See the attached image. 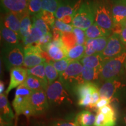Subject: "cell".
<instances>
[{"label": "cell", "instance_id": "obj_40", "mask_svg": "<svg viewBox=\"0 0 126 126\" xmlns=\"http://www.w3.org/2000/svg\"><path fill=\"white\" fill-rule=\"evenodd\" d=\"M53 41V34L51 33V32L46 34L43 35L40 40H39L37 43H35L36 45L40 46L43 51H45L46 48L48 44Z\"/></svg>", "mask_w": 126, "mask_h": 126}, {"label": "cell", "instance_id": "obj_42", "mask_svg": "<svg viewBox=\"0 0 126 126\" xmlns=\"http://www.w3.org/2000/svg\"><path fill=\"white\" fill-rule=\"evenodd\" d=\"M50 126H77L74 121L65 120H54L50 123Z\"/></svg>", "mask_w": 126, "mask_h": 126}, {"label": "cell", "instance_id": "obj_24", "mask_svg": "<svg viewBox=\"0 0 126 126\" xmlns=\"http://www.w3.org/2000/svg\"><path fill=\"white\" fill-rule=\"evenodd\" d=\"M95 116L88 110H83L76 115L74 122L77 126H94Z\"/></svg>", "mask_w": 126, "mask_h": 126}, {"label": "cell", "instance_id": "obj_29", "mask_svg": "<svg viewBox=\"0 0 126 126\" xmlns=\"http://www.w3.org/2000/svg\"><path fill=\"white\" fill-rule=\"evenodd\" d=\"M30 16L31 15L29 13H27L23 16L20 19V26L19 34L22 40L29 33L33 26Z\"/></svg>", "mask_w": 126, "mask_h": 126}, {"label": "cell", "instance_id": "obj_14", "mask_svg": "<svg viewBox=\"0 0 126 126\" xmlns=\"http://www.w3.org/2000/svg\"><path fill=\"white\" fill-rule=\"evenodd\" d=\"M28 75V69L22 67L12 68L10 70V81L5 94H8L12 89L23 83Z\"/></svg>", "mask_w": 126, "mask_h": 126}, {"label": "cell", "instance_id": "obj_25", "mask_svg": "<svg viewBox=\"0 0 126 126\" xmlns=\"http://www.w3.org/2000/svg\"><path fill=\"white\" fill-rule=\"evenodd\" d=\"M116 124L117 116H109L96 111L94 126H115Z\"/></svg>", "mask_w": 126, "mask_h": 126}, {"label": "cell", "instance_id": "obj_38", "mask_svg": "<svg viewBox=\"0 0 126 126\" xmlns=\"http://www.w3.org/2000/svg\"><path fill=\"white\" fill-rule=\"evenodd\" d=\"M39 14L50 29H52L54 28L55 21L56 19L54 14L50 12L45 11H41L40 14Z\"/></svg>", "mask_w": 126, "mask_h": 126}, {"label": "cell", "instance_id": "obj_8", "mask_svg": "<svg viewBox=\"0 0 126 126\" xmlns=\"http://www.w3.org/2000/svg\"><path fill=\"white\" fill-rule=\"evenodd\" d=\"M30 108L33 116L43 114L49 108V102L45 90L33 91L30 99Z\"/></svg>", "mask_w": 126, "mask_h": 126}, {"label": "cell", "instance_id": "obj_21", "mask_svg": "<svg viewBox=\"0 0 126 126\" xmlns=\"http://www.w3.org/2000/svg\"><path fill=\"white\" fill-rule=\"evenodd\" d=\"M20 19L18 15L12 12H5L1 23L5 27L19 34L20 26Z\"/></svg>", "mask_w": 126, "mask_h": 126}, {"label": "cell", "instance_id": "obj_2", "mask_svg": "<svg viewBox=\"0 0 126 126\" xmlns=\"http://www.w3.org/2000/svg\"><path fill=\"white\" fill-rule=\"evenodd\" d=\"M83 66L79 61H72L59 76V80L67 90L74 93L77 86L85 83L82 72Z\"/></svg>", "mask_w": 126, "mask_h": 126}, {"label": "cell", "instance_id": "obj_49", "mask_svg": "<svg viewBox=\"0 0 126 126\" xmlns=\"http://www.w3.org/2000/svg\"><path fill=\"white\" fill-rule=\"evenodd\" d=\"M31 126H50V125L48 126L43 122H38V121H34V122H33V123L32 124Z\"/></svg>", "mask_w": 126, "mask_h": 126}, {"label": "cell", "instance_id": "obj_26", "mask_svg": "<svg viewBox=\"0 0 126 126\" xmlns=\"http://www.w3.org/2000/svg\"><path fill=\"white\" fill-rule=\"evenodd\" d=\"M23 84L32 91L42 90V89L46 91L48 86V85H46L43 82H42L37 77L31 75H28L26 80L23 82Z\"/></svg>", "mask_w": 126, "mask_h": 126}, {"label": "cell", "instance_id": "obj_51", "mask_svg": "<svg viewBox=\"0 0 126 126\" xmlns=\"http://www.w3.org/2000/svg\"><path fill=\"white\" fill-rule=\"evenodd\" d=\"M1 126H14L12 122L5 123L1 121Z\"/></svg>", "mask_w": 126, "mask_h": 126}, {"label": "cell", "instance_id": "obj_17", "mask_svg": "<svg viewBox=\"0 0 126 126\" xmlns=\"http://www.w3.org/2000/svg\"><path fill=\"white\" fill-rule=\"evenodd\" d=\"M111 13L114 23L122 25L126 20V2L111 0Z\"/></svg>", "mask_w": 126, "mask_h": 126}, {"label": "cell", "instance_id": "obj_1", "mask_svg": "<svg viewBox=\"0 0 126 126\" xmlns=\"http://www.w3.org/2000/svg\"><path fill=\"white\" fill-rule=\"evenodd\" d=\"M126 60V51L116 57L106 60L100 69V79L105 82L120 78L125 69Z\"/></svg>", "mask_w": 126, "mask_h": 126}, {"label": "cell", "instance_id": "obj_45", "mask_svg": "<svg viewBox=\"0 0 126 126\" xmlns=\"http://www.w3.org/2000/svg\"><path fill=\"white\" fill-rule=\"evenodd\" d=\"M111 100L110 99L105 98V97H100V99H99V100L97 102V103L96 105V111L97 110H99V109L103 108V107L106 106V105H109L111 103Z\"/></svg>", "mask_w": 126, "mask_h": 126}, {"label": "cell", "instance_id": "obj_27", "mask_svg": "<svg viewBox=\"0 0 126 126\" xmlns=\"http://www.w3.org/2000/svg\"><path fill=\"white\" fill-rule=\"evenodd\" d=\"M43 36V33L40 29L32 26L29 33L22 40V42L25 47L33 45L34 43H37Z\"/></svg>", "mask_w": 126, "mask_h": 126}, {"label": "cell", "instance_id": "obj_13", "mask_svg": "<svg viewBox=\"0 0 126 126\" xmlns=\"http://www.w3.org/2000/svg\"><path fill=\"white\" fill-rule=\"evenodd\" d=\"M45 51L52 61H59L67 58L68 50L61 39L50 42L46 46Z\"/></svg>", "mask_w": 126, "mask_h": 126}, {"label": "cell", "instance_id": "obj_39", "mask_svg": "<svg viewBox=\"0 0 126 126\" xmlns=\"http://www.w3.org/2000/svg\"><path fill=\"white\" fill-rule=\"evenodd\" d=\"M72 32L75 34L77 39V45H83L86 41L85 31L74 27Z\"/></svg>", "mask_w": 126, "mask_h": 126}, {"label": "cell", "instance_id": "obj_7", "mask_svg": "<svg viewBox=\"0 0 126 126\" xmlns=\"http://www.w3.org/2000/svg\"><path fill=\"white\" fill-rule=\"evenodd\" d=\"M32 92L23 83L17 88L12 102V106L17 116L23 114L25 110L30 108V99Z\"/></svg>", "mask_w": 126, "mask_h": 126}, {"label": "cell", "instance_id": "obj_16", "mask_svg": "<svg viewBox=\"0 0 126 126\" xmlns=\"http://www.w3.org/2000/svg\"><path fill=\"white\" fill-rule=\"evenodd\" d=\"M122 86V83L120 81V79L105 81L99 89L100 97L111 100Z\"/></svg>", "mask_w": 126, "mask_h": 126}, {"label": "cell", "instance_id": "obj_11", "mask_svg": "<svg viewBox=\"0 0 126 126\" xmlns=\"http://www.w3.org/2000/svg\"><path fill=\"white\" fill-rule=\"evenodd\" d=\"M82 0H61L55 17L57 19H62L67 16H74L81 7Z\"/></svg>", "mask_w": 126, "mask_h": 126}, {"label": "cell", "instance_id": "obj_4", "mask_svg": "<svg viewBox=\"0 0 126 126\" xmlns=\"http://www.w3.org/2000/svg\"><path fill=\"white\" fill-rule=\"evenodd\" d=\"M94 22V1L85 0L74 16L71 25L73 27L86 31Z\"/></svg>", "mask_w": 126, "mask_h": 126}, {"label": "cell", "instance_id": "obj_43", "mask_svg": "<svg viewBox=\"0 0 126 126\" xmlns=\"http://www.w3.org/2000/svg\"><path fill=\"white\" fill-rule=\"evenodd\" d=\"M97 111H100L103 113L105 115H109V116H116V111H115V109L110 104L106 106L103 107V108L99 109Z\"/></svg>", "mask_w": 126, "mask_h": 126}, {"label": "cell", "instance_id": "obj_6", "mask_svg": "<svg viewBox=\"0 0 126 126\" xmlns=\"http://www.w3.org/2000/svg\"><path fill=\"white\" fill-rule=\"evenodd\" d=\"M66 90L59 79L48 85L45 92L50 105H60L71 102Z\"/></svg>", "mask_w": 126, "mask_h": 126}, {"label": "cell", "instance_id": "obj_37", "mask_svg": "<svg viewBox=\"0 0 126 126\" xmlns=\"http://www.w3.org/2000/svg\"><path fill=\"white\" fill-rule=\"evenodd\" d=\"M72 61V60L71 59L65 58V59L59 61H51V63L57 72H59V75H60L61 73L65 71Z\"/></svg>", "mask_w": 126, "mask_h": 126}, {"label": "cell", "instance_id": "obj_20", "mask_svg": "<svg viewBox=\"0 0 126 126\" xmlns=\"http://www.w3.org/2000/svg\"><path fill=\"white\" fill-rule=\"evenodd\" d=\"M99 91L98 85L94 82H85L77 86L74 91L77 95L78 100H82L88 96L92 95L93 93Z\"/></svg>", "mask_w": 126, "mask_h": 126}, {"label": "cell", "instance_id": "obj_30", "mask_svg": "<svg viewBox=\"0 0 126 126\" xmlns=\"http://www.w3.org/2000/svg\"><path fill=\"white\" fill-rule=\"evenodd\" d=\"M28 74L33 75L37 77L42 82H43L46 85H48L45 72V63L35 66V67L28 69Z\"/></svg>", "mask_w": 126, "mask_h": 126}, {"label": "cell", "instance_id": "obj_36", "mask_svg": "<svg viewBox=\"0 0 126 126\" xmlns=\"http://www.w3.org/2000/svg\"><path fill=\"white\" fill-rule=\"evenodd\" d=\"M42 0H29L28 12L31 15L34 16L40 14L42 11Z\"/></svg>", "mask_w": 126, "mask_h": 126}, {"label": "cell", "instance_id": "obj_34", "mask_svg": "<svg viewBox=\"0 0 126 126\" xmlns=\"http://www.w3.org/2000/svg\"><path fill=\"white\" fill-rule=\"evenodd\" d=\"M61 0H42V11L50 12L55 15Z\"/></svg>", "mask_w": 126, "mask_h": 126}, {"label": "cell", "instance_id": "obj_9", "mask_svg": "<svg viewBox=\"0 0 126 126\" xmlns=\"http://www.w3.org/2000/svg\"><path fill=\"white\" fill-rule=\"evenodd\" d=\"M125 51L126 47L121 41L119 34L112 33L109 37L106 46L100 54L106 60L119 56Z\"/></svg>", "mask_w": 126, "mask_h": 126}, {"label": "cell", "instance_id": "obj_12", "mask_svg": "<svg viewBox=\"0 0 126 126\" xmlns=\"http://www.w3.org/2000/svg\"><path fill=\"white\" fill-rule=\"evenodd\" d=\"M29 0H1V5L5 12H12L21 19L28 12Z\"/></svg>", "mask_w": 126, "mask_h": 126}, {"label": "cell", "instance_id": "obj_53", "mask_svg": "<svg viewBox=\"0 0 126 126\" xmlns=\"http://www.w3.org/2000/svg\"><path fill=\"white\" fill-rule=\"evenodd\" d=\"M119 1H123V2H126V0H119Z\"/></svg>", "mask_w": 126, "mask_h": 126}, {"label": "cell", "instance_id": "obj_31", "mask_svg": "<svg viewBox=\"0 0 126 126\" xmlns=\"http://www.w3.org/2000/svg\"><path fill=\"white\" fill-rule=\"evenodd\" d=\"M85 45H77L67 51V57L72 61H80L85 56Z\"/></svg>", "mask_w": 126, "mask_h": 126}, {"label": "cell", "instance_id": "obj_10", "mask_svg": "<svg viewBox=\"0 0 126 126\" xmlns=\"http://www.w3.org/2000/svg\"><path fill=\"white\" fill-rule=\"evenodd\" d=\"M43 50L40 46L31 45L24 48V61L23 65L31 68L46 62V60L42 55Z\"/></svg>", "mask_w": 126, "mask_h": 126}, {"label": "cell", "instance_id": "obj_54", "mask_svg": "<svg viewBox=\"0 0 126 126\" xmlns=\"http://www.w3.org/2000/svg\"><path fill=\"white\" fill-rule=\"evenodd\" d=\"M125 70L126 71V63H125Z\"/></svg>", "mask_w": 126, "mask_h": 126}, {"label": "cell", "instance_id": "obj_50", "mask_svg": "<svg viewBox=\"0 0 126 126\" xmlns=\"http://www.w3.org/2000/svg\"><path fill=\"white\" fill-rule=\"evenodd\" d=\"M5 89V86L4 83L2 81H1V82H0V94H2L4 91Z\"/></svg>", "mask_w": 126, "mask_h": 126}, {"label": "cell", "instance_id": "obj_18", "mask_svg": "<svg viewBox=\"0 0 126 126\" xmlns=\"http://www.w3.org/2000/svg\"><path fill=\"white\" fill-rule=\"evenodd\" d=\"M1 37L4 43V46H14L20 45L22 40L19 34L8 29L1 23Z\"/></svg>", "mask_w": 126, "mask_h": 126}, {"label": "cell", "instance_id": "obj_3", "mask_svg": "<svg viewBox=\"0 0 126 126\" xmlns=\"http://www.w3.org/2000/svg\"><path fill=\"white\" fill-rule=\"evenodd\" d=\"M93 1L94 12V22L100 27L111 32L114 23L111 13V3L108 0Z\"/></svg>", "mask_w": 126, "mask_h": 126}, {"label": "cell", "instance_id": "obj_23", "mask_svg": "<svg viewBox=\"0 0 126 126\" xmlns=\"http://www.w3.org/2000/svg\"><path fill=\"white\" fill-rule=\"evenodd\" d=\"M105 61L101 54H94L83 57L79 61L85 67L100 70Z\"/></svg>", "mask_w": 126, "mask_h": 126}, {"label": "cell", "instance_id": "obj_52", "mask_svg": "<svg viewBox=\"0 0 126 126\" xmlns=\"http://www.w3.org/2000/svg\"><path fill=\"white\" fill-rule=\"evenodd\" d=\"M122 26H124V27L126 28V20L125 22H124L123 23Z\"/></svg>", "mask_w": 126, "mask_h": 126}, {"label": "cell", "instance_id": "obj_32", "mask_svg": "<svg viewBox=\"0 0 126 126\" xmlns=\"http://www.w3.org/2000/svg\"><path fill=\"white\" fill-rule=\"evenodd\" d=\"M45 67L46 75L48 84L50 85L57 81V79L60 76V75L56 69L55 68L53 64H52L51 61L45 62Z\"/></svg>", "mask_w": 126, "mask_h": 126}, {"label": "cell", "instance_id": "obj_19", "mask_svg": "<svg viewBox=\"0 0 126 126\" xmlns=\"http://www.w3.org/2000/svg\"><path fill=\"white\" fill-rule=\"evenodd\" d=\"M0 113L1 122H12L14 119V114L8 100L5 92L0 94Z\"/></svg>", "mask_w": 126, "mask_h": 126}, {"label": "cell", "instance_id": "obj_5", "mask_svg": "<svg viewBox=\"0 0 126 126\" xmlns=\"http://www.w3.org/2000/svg\"><path fill=\"white\" fill-rule=\"evenodd\" d=\"M2 59L7 70L20 67L24 61V48L21 45L14 46H4Z\"/></svg>", "mask_w": 126, "mask_h": 126}, {"label": "cell", "instance_id": "obj_46", "mask_svg": "<svg viewBox=\"0 0 126 126\" xmlns=\"http://www.w3.org/2000/svg\"><path fill=\"white\" fill-rule=\"evenodd\" d=\"M52 30H53V40L55 41L61 39L63 36V32L60 31L59 29H57L54 26Z\"/></svg>", "mask_w": 126, "mask_h": 126}, {"label": "cell", "instance_id": "obj_15", "mask_svg": "<svg viewBox=\"0 0 126 126\" xmlns=\"http://www.w3.org/2000/svg\"><path fill=\"white\" fill-rule=\"evenodd\" d=\"M108 37H99L94 39H86L85 56L94 54H100L106 47L108 42Z\"/></svg>", "mask_w": 126, "mask_h": 126}, {"label": "cell", "instance_id": "obj_44", "mask_svg": "<svg viewBox=\"0 0 126 126\" xmlns=\"http://www.w3.org/2000/svg\"><path fill=\"white\" fill-rule=\"evenodd\" d=\"M100 99V94H99V91H96V92L93 93L92 96H91V103L89 104L88 108L94 109V110H96V105L97 102L99 101Z\"/></svg>", "mask_w": 126, "mask_h": 126}, {"label": "cell", "instance_id": "obj_35", "mask_svg": "<svg viewBox=\"0 0 126 126\" xmlns=\"http://www.w3.org/2000/svg\"><path fill=\"white\" fill-rule=\"evenodd\" d=\"M61 40L68 51L77 45L76 37L72 32L68 33H63Z\"/></svg>", "mask_w": 126, "mask_h": 126}, {"label": "cell", "instance_id": "obj_33", "mask_svg": "<svg viewBox=\"0 0 126 126\" xmlns=\"http://www.w3.org/2000/svg\"><path fill=\"white\" fill-rule=\"evenodd\" d=\"M32 25L34 27L37 28L42 31L43 35L49 33L50 32V28L47 26L45 22L42 19L39 14L32 16Z\"/></svg>", "mask_w": 126, "mask_h": 126}, {"label": "cell", "instance_id": "obj_41", "mask_svg": "<svg viewBox=\"0 0 126 126\" xmlns=\"http://www.w3.org/2000/svg\"><path fill=\"white\" fill-rule=\"evenodd\" d=\"M54 27L63 33L72 32L74 28L72 25L67 24V23L63 22L61 20L57 19H56V21H55Z\"/></svg>", "mask_w": 126, "mask_h": 126}, {"label": "cell", "instance_id": "obj_48", "mask_svg": "<svg viewBox=\"0 0 126 126\" xmlns=\"http://www.w3.org/2000/svg\"><path fill=\"white\" fill-rule=\"evenodd\" d=\"M117 126H126V111L123 113L120 117Z\"/></svg>", "mask_w": 126, "mask_h": 126}, {"label": "cell", "instance_id": "obj_47", "mask_svg": "<svg viewBox=\"0 0 126 126\" xmlns=\"http://www.w3.org/2000/svg\"><path fill=\"white\" fill-rule=\"evenodd\" d=\"M120 38L123 44L126 47V28L122 26L121 32L119 34Z\"/></svg>", "mask_w": 126, "mask_h": 126}, {"label": "cell", "instance_id": "obj_28", "mask_svg": "<svg viewBox=\"0 0 126 126\" xmlns=\"http://www.w3.org/2000/svg\"><path fill=\"white\" fill-rule=\"evenodd\" d=\"M100 70L91 68L83 66L82 75L85 82L96 83L100 78Z\"/></svg>", "mask_w": 126, "mask_h": 126}, {"label": "cell", "instance_id": "obj_22", "mask_svg": "<svg viewBox=\"0 0 126 126\" xmlns=\"http://www.w3.org/2000/svg\"><path fill=\"white\" fill-rule=\"evenodd\" d=\"M112 34L111 31L99 26L96 23H94L85 31L86 39H94L103 37H109Z\"/></svg>", "mask_w": 126, "mask_h": 126}]
</instances>
